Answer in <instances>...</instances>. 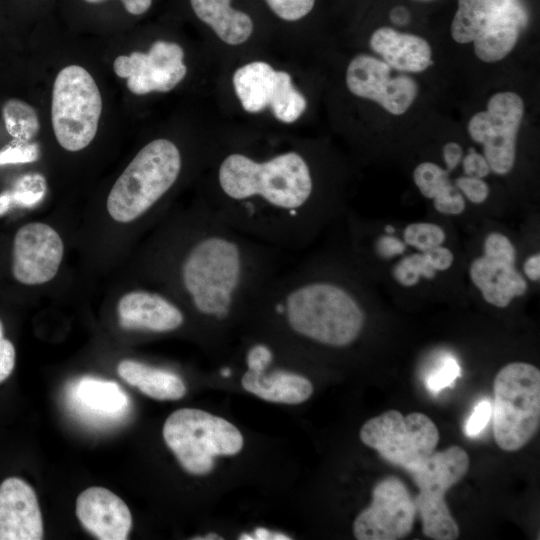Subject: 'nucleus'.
I'll use <instances>...</instances> for the list:
<instances>
[{
  "mask_svg": "<svg viewBox=\"0 0 540 540\" xmlns=\"http://www.w3.org/2000/svg\"><path fill=\"white\" fill-rule=\"evenodd\" d=\"M405 249V244L396 237L380 236L375 241V252L380 257L391 258L401 255Z\"/></svg>",
  "mask_w": 540,
  "mask_h": 540,
  "instance_id": "obj_40",
  "label": "nucleus"
},
{
  "mask_svg": "<svg viewBox=\"0 0 540 540\" xmlns=\"http://www.w3.org/2000/svg\"><path fill=\"white\" fill-rule=\"evenodd\" d=\"M231 0H190L196 16L225 43L239 45L253 32L251 17L231 7Z\"/></svg>",
  "mask_w": 540,
  "mask_h": 540,
  "instance_id": "obj_23",
  "label": "nucleus"
},
{
  "mask_svg": "<svg viewBox=\"0 0 540 540\" xmlns=\"http://www.w3.org/2000/svg\"><path fill=\"white\" fill-rule=\"evenodd\" d=\"M88 3H99L104 0H84ZM126 11L132 15L145 13L151 6L152 0H121Z\"/></svg>",
  "mask_w": 540,
  "mask_h": 540,
  "instance_id": "obj_43",
  "label": "nucleus"
},
{
  "mask_svg": "<svg viewBox=\"0 0 540 540\" xmlns=\"http://www.w3.org/2000/svg\"><path fill=\"white\" fill-rule=\"evenodd\" d=\"M102 99L92 75L70 65L57 75L52 91L51 121L58 143L71 152L86 148L94 139Z\"/></svg>",
  "mask_w": 540,
  "mask_h": 540,
  "instance_id": "obj_9",
  "label": "nucleus"
},
{
  "mask_svg": "<svg viewBox=\"0 0 540 540\" xmlns=\"http://www.w3.org/2000/svg\"><path fill=\"white\" fill-rule=\"evenodd\" d=\"M406 244L426 252L440 246L445 240L444 231L432 223H412L404 231Z\"/></svg>",
  "mask_w": 540,
  "mask_h": 540,
  "instance_id": "obj_31",
  "label": "nucleus"
},
{
  "mask_svg": "<svg viewBox=\"0 0 540 540\" xmlns=\"http://www.w3.org/2000/svg\"><path fill=\"white\" fill-rule=\"evenodd\" d=\"M117 313L122 328L151 333L176 331L186 320L184 310L168 295L146 289L123 295Z\"/></svg>",
  "mask_w": 540,
  "mask_h": 540,
  "instance_id": "obj_18",
  "label": "nucleus"
},
{
  "mask_svg": "<svg viewBox=\"0 0 540 540\" xmlns=\"http://www.w3.org/2000/svg\"><path fill=\"white\" fill-rule=\"evenodd\" d=\"M524 272L532 280H539L540 277V255L535 254L526 259L524 263Z\"/></svg>",
  "mask_w": 540,
  "mask_h": 540,
  "instance_id": "obj_44",
  "label": "nucleus"
},
{
  "mask_svg": "<svg viewBox=\"0 0 540 540\" xmlns=\"http://www.w3.org/2000/svg\"><path fill=\"white\" fill-rule=\"evenodd\" d=\"M163 437L181 466L194 475L209 473L214 458L235 455L243 436L227 420L195 408L174 411L165 421Z\"/></svg>",
  "mask_w": 540,
  "mask_h": 540,
  "instance_id": "obj_7",
  "label": "nucleus"
},
{
  "mask_svg": "<svg viewBox=\"0 0 540 540\" xmlns=\"http://www.w3.org/2000/svg\"><path fill=\"white\" fill-rule=\"evenodd\" d=\"M435 270L425 254H413L403 258L393 269L394 278L403 286H413L421 276L433 278Z\"/></svg>",
  "mask_w": 540,
  "mask_h": 540,
  "instance_id": "obj_30",
  "label": "nucleus"
},
{
  "mask_svg": "<svg viewBox=\"0 0 540 540\" xmlns=\"http://www.w3.org/2000/svg\"><path fill=\"white\" fill-rule=\"evenodd\" d=\"M274 348L265 340L253 341L244 352L247 370L243 388L266 401L300 404L313 393V385L305 376L282 367H272Z\"/></svg>",
  "mask_w": 540,
  "mask_h": 540,
  "instance_id": "obj_15",
  "label": "nucleus"
},
{
  "mask_svg": "<svg viewBox=\"0 0 540 540\" xmlns=\"http://www.w3.org/2000/svg\"><path fill=\"white\" fill-rule=\"evenodd\" d=\"M470 459L460 446L452 445L428 458L407 472L413 478L419 492L414 498L417 513L425 536L435 540H454L459 527L451 515L445 494L467 473Z\"/></svg>",
  "mask_w": 540,
  "mask_h": 540,
  "instance_id": "obj_8",
  "label": "nucleus"
},
{
  "mask_svg": "<svg viewBox=\"0 0 540 540\" xmlns=\"http://www.w3.org/2000/svg\"><path fill=\"white\" fill-rule=\"evenodd\" d=\"M461 368L457 360L451 356H444L431 371L426 379V386L432 393H438L442 389L451 386L460 376Z\"/></svg>",
  "mask_w": 540,
  "mask_h": 540,
  "instance_id": "obj_32",
  "label": "nucleus"
},
{
  "mask_svg": "<svg viewBox=\"0 0 540 540\" xmlns=\"http://www.w3.org/2000/svg\"><path fill=\"white\" fill-rule=\"evenodd\" d=\"M419 1H431V0H419Z\"/></svg>",
  "mask_w": 540,
  "mask_h": 540,
  "instance_id": "obj_49",
  "label": "nucleus"
},
{
  "mask_svg": "<svg viewBox=\"0 0 540 540\" xmlns=\"http://www.w3.org/2000/svg\"><path fill=\"white\" fill-rule=\"evenodd\" d=\"M12 207L13 203L9 191L2 192L0 194V218L6 215Z\"/></svg>",
  "mask_w": 540,
  "mask_h": 540,
  "instance_id": "obj_47",
  "label": "nucleus"
},
{
  "mask_svg": "<svg viewBox=\"0 0 540 540\" xmlns=\"http://www.w3.org/2000/svg\"><path fill=\"white\" fill-rule=\"evenodd\" d=\"M493 435L504 451L524 447L540 426V371L526 362L502 367L493 382Z\"/></svg>",
  "mask_w": 540,
  "mask_h": 540,
  "instance_id": "obj_5",
  "label": "nucleus"
},
{
  "mask_svg": "<svg viewBox=\"0 0 540 540\" xmlns=\"http://www.w3.org/2000/svg\"><path fill=\"white\" fill-rule=\"evenodd\" d=\"M275 79L276 70L263 61H253L238 68L232 81L243 109L258 113L268 108Z\"/></svg>",
  "mask_w": 540,
  "mask_h": 540,
  "instance_id": "obj_25",
  "label": "nucleus"
},
{
  "mask_svg": "<svg viewBox=\"0 0 540 540\" xmlns=\"http://www.w3.org/2000/svg\"><path fill=\"white\" fill-rule=\"evenodd\" d=\"M514 260L515 249L506 236L493 232L486 237L484 255L472 262L470 277L489 304L504 308L526 292L527 283Z\"/></svg>",
  "mask_w": 540,
  "mask_h": 540,
  "instance_id": "obj_16",
  "label": "nucleus"
},
{
  "mask_svg": "<svg viewBox=\"0 0 540 540\" xmlns=\"http://www.w3.org/2000/svg\"><path fill=\"white\" fill-rule=\"evenodd\" d=\"M433 199L435 209L443 214H460L465 209L463 196L452 184Z\"/></svg>",
  "mask_w": 540,
  "mask_h": 540,
  "instance_id": "obj_35",
  "label": "nucleus"
},
{
  "mask_svg": "<svg viewBox=\"0 0 540 540\" xmlns=\"http://www.w3.org/2000/svg\"><path fill=\"white\" fill-rule=\"evenodd\" d=\"M385 231H386L387 233H393L395 230H394V227H393V226L387 225V226L385 227Z\"/></svg>",
  "mask_w": 540,
  "mask_h": 540,
  "instance_id": "obj_48",
  "label": "nucleus"
},
{
  "mask_svg": "<svg viewBox=\"0 0 540 540\" xmlns=\"http://www.w3.org/2000/svg\"><path fill=\"white\" fill-rule=\"evenodd\" d=\"M72 410L96 425L116 424L130 409V401L122 388L113 381L83 377L67 391Z\"/></svg>",
  "mask_w": 540,
  "mask_h": 540,
  "instance_id": "obj_21",
  "label": "nucleus"
},
{
  "mask_svg": "<svg viewBox=\"0 0 540 540\" xmlns=\"http://www.w3.org/2000/svg\"><path fill=\"white\" fill-rule=\"evenodd\" d=\"M63 254V241L54 228L41 222L25 224L14 236L13 276L25 285L46 283L56 276Z\"/></svg>",
  "mask_w": 540,
  "mask_h": 540,
  "instance_id": "obj_17",
  "label": "nucleus"
},
{
  "mask_svg": "<svg viewBox=\"0 0 540 540\" xmlns=\"http://www.w3.org/2000/svg\"><path fill=\"white\" fill-rule=\"evenodd\" d=\"M524 115L522 98L510 91L492 95L485 111L474 114L468 122V133L483 145L490 170L504 175L515 163L516 140Z\"/></svg>",
  "mask_w": 540,
  "mask_h": 540,
  "instance_id": "obj_11",
  "label": "nucleus"
},
{
  "mask_svg": "<svg viewBox=\"0 0 540 540\" xmlns=\"http://www.w3.org/2000/svg\"><path fill=\"white\" fill-rule=\"evenodd\" d=\"M463 157L462 147L456 142H448L443 147V158L450 172L457 167Z\"/></svg>",
  "mask_w": 540,
  "mask_h": 540,
  "instance_id": "obj_42",
  "label": "nucleus"
},
{
  "mask_svg": "<svg viewBox=\"0 0 540 540\" xmlns=\"http://www.w3.org/2000/svg\"><path fill=\"white\" fill-rule=\"evenodd\" d=\"M205 202L232 227L285 252L304 246L321 217L311 165L296 149L261 159L224 155Z\"/></svg>",
  "mask_w": 540,
  "mask_h": 540,
  "instance_id": "obj_2",
  "label": "nucleus"
},
{
  "mask_svg": "<svg viewBox=\"0 0 540 540\" xmlns=\"http://www.w3.org/2000/svg\"><path fill=\"white\" fill-rule=\"evenodd\" d=\"M417 508L402 480L386 476L372 489V501L353 522L358 540H398L413 529Z\"/></svg>",
  "mask_w": 540,
  "mask_h": 540,
  "instance_id": "obj_12",
  "label": "nucleus"
},
{
  "mask_svg": "<svg viewBox=\"0 0 540 540\" xmlns=\"http://www.w3.org/2000/svg\"><path fill=\"white\" fill-rule=\"evenodd\" d=\"M370 48L391 68L405 73H420L432 64V49L422 37L390 27L376 29Z\"/></svg>",
  "mask_w": 540,
  "mask_h": 540,
  "instance_id": "obj_22",
  "label": "nucleus"
},
{
  "mask_svg": "<svg viewBox=\"0 0 540 540\" xmlns=\"http://www.w3.org/2000/svg\"><path fill=\"white\" fill-rule=\"evenodd\" d=\"M424 254L435 271L447 270L452 265L454 259L452 252L441 246L434 247L424 252Z\"/></svg>",
  "mask_w": 540,
  "mask_h": 540,
  "instance_id": "obj_41",
  "label": "nucleus"
},
{
  "mask_svg": "<svg viewBox=\"0 0 540 540\" xmlns=\"http://www.w3.org/2000/svg\"><path fill=\"white\" fill-rule=\"evenodd\" d=\"M183 168L180 149L169 139L147 143L118 177L107 197L110 217L133 222L152 211L177 183Z\"/></svg>",
  "mask_w": 540,
  "mask_h": 540,
  "instance_id": "obj_4",
  "label": "nucleus"
},
{
  "mask_svg": "<svg viewBox=\"0 0 540 540\" xmlns=\"http://www.w3.org/2000/svg\"><path fill=\"white\" fill-rule=\"evenodd\" d=\"M448 173L435 163L423 162L415 168L413 179L424 197L434 198L451 184Z\"/></svg>",
  "mask_w": 540,
  "mask_h": 540,
  "instance_id": "obj_29",
  "label": "nucleus"
},
{
  "mask_svg": "<svg viewBox=\"0 0 540 540\" xmlns=\"http://www.w3.org/2000/svg\"><path fill=\"white\" fill-rule=\"evenodd\" d=\"M46 180L39 173L21 176L9 191L13 206L31 208L38 205L46 193Z\"/></svg>",
  "mask_w": 540,
  "mask_h": 540,
  "instance_id": "obj_28",
  "label": "nucleus"
},
{
  "mask_svg": "<svg viewBox=\"0 0 540 540\" xmlns=\"http://www.w3.org/2000/svg\"><path fill=\"white\" fill-rule=\"evenodd\" d=\"M117 372L125 382L154 399L177 400L186 393L183 380L166 369L126 359L118 364Z\"/></svg>",
  "mask_w": 540,
  "mask_h": 540,
  "instance_id": "obj_24",
  "label": "nucleus"
},
{
  "mask_svg": "<svg viewBox=\"0 0 540 540\" xmlns=\"http://www.w3.org/2000/svg\"><path fill=\"white\" fill-rule=\"evenodd\" d=\"M184 51L178 44L156 41L147 53L133 52L114 60L117 76L127 78L128 89L136 95L153 91L168 92L179 84L187 73Z\"/></svg>",
  "mask_w": 540,
  "mask_h": 540,
  "instance_id": "obj_13",
  "label": "nucleus"
},
{
  "mask_svg": "<svg viewBox=\"0 0 540 540\" xmlns=\"http://www.w3.org/2000/svg\"><path fill=\"white\" fill-rule=\"evenodd\" d=\"M463 170L466 176L483 178L490 173L489 164L484 157L474 148H469L463 159Z\"/></svg>",
  "mask_w": 540,
  "mask_h": 540,
  "instance_id": "obj_39",
  "label": "nucleus"
},
{
  "mask_svg": "<svg viewBox=\"0 0 540 540\" xmlns=\"http://www.w3.org/2000/svg\"><path fill=\"white\" fill-rule=\"evenodd\" d=\"M7 132L17 140L31 141L39 131L35 109L19 99L8 100L2 109Z\"/></svg>",
  "mask_w": 540,
  "mask_h": 540,
  "instance_id": "obj_27",
  "label": "nucleus"
},
{
  "mask_svg": "<svg viewBox=\"0 0 540 540\" xmlns=\"http://www.w3.org/2000/svg\"><path fill=\"white\" fill-rule=\"evenodd\" d=\"M527 22L521 0H458L451 36L460 44L473 42L477 58L494 63L513 50Z\"/></svg>",
  "mask_w": 540,
  "mask_h": 540,
  "instance_id": "obj_6",
  "label": "nucleus"
},
{
  "mask_svg": "<svg viewBox=\"0 0 540 540\" xmlns=\"http://www.w3.org/2000/svg\"><path fill=\"white\" fill-rule=\"evenodd\" d=\"M349 91L360 98L378 103L393 115L404 114L418 94L416 81L407 75L391 77V68L368 54L352 58L346 70Z\"/></svg>",
  "mask_w": 540,
  "mask_h": 540,
  "instance_id": "obj_14",
  "label": "nucleus"
},
{
  "mask_svg": "<svg viewBox=\"0 0 540 540\" xmlns=\"http://www.w3.org/2000/svg\"><path fill=\"white\" fill-rule=\"evenodd\" d=\"M252 539H290V538L282 534L271 533L265 528H258L256 529L254 537H252Z\"/></svg>",
  "mask_w": 540,
  "mask_h": 540,
  "instance_id": "obj_46",
  "label": "nucleus"
},
{
  "mask_svg": "<svg viewBox=\"0 0 540 540\" xmlns=\"http://www.w3.org/2000/svg\"><path fill=\"white\" fill-rule=\"evenodd\" d=\"M16 352L13 343L4 337L3 324L0 321V383L6 380L15 366Z\"/></svg>",
  "mask_w": 540,
  "mask_h": 540,
  "instance_id": "obj_38",
  "label": "nucleus"
},
{
  "mask_svg": "<svg viewBox=\"0 0 540 540\" xmlns=\"http://www.w3.org/2000/svg\"><path fill=\"white\" fill-rule=\"evenodd\" d=\"M168 282L213 328L249 314L286 254L232 227L205 201L172 226Z\"/></svg>",
  "mask_w": 540,
  "mask_h": 540,
  "instance_id": "obj_1",
  "label": "nucleus"
},
{
  "mask_svg": "<svg viewBox=\"0 0 540 540\" xmlns=\"http://www.w3.org/2000/svg\"><path fill=\"white\" fill-rule=\"evenodd\" d=\"M248 315L279 325L292 338L331 348L353 344L365 323L355 293L345 283L306 263L277 273Z\"/></svg>",
  "mask_w": 540,
  "mask_h": 540,
  "instance_id": "obj_3",
  "label": "nucleus"
},
{
  "mask_svg": "<svg viewBox=\"0 0 540 540\" xmlns=\"http://www.w3.org/2000/svg\"><path fill=\"white\" fill-rule=\"evenodd\" d=\"M359 437L382 459L407 471L435 451L439 430L423 413L403 415L391 409L367 420L360 429Z\"/></svg>",
  "mask_w": 540,
  "mask_h": 540,
  "instance_id": "obj_10",
  "label": "nucleus"
},
{
  "mask_svg": "<svg viewBox=\"0 0 540 540\" xmlns=\"http://www.w3.org/2000/svg\"><path fill=\"white\" fill-rule=\"evenodd\" d=\"M43 522L36 494L18 477L0 484V540H40Z\"/></svg>",
  "mask_w": 540,
  "mask_h": 540,
  "instance_id": "obj_19",
  "label": "nucleus"
},
{
  "mask_svg": "<svg viewBox=\"0 0 540 540\" xmlns=\"http://www.w3.org/2000/svg\"><path fill=\"white\" fill-rule=\"evenodd\" d=\"M307 101L292 83L289 73L276 71L274 89L269 102L275 118L283 123L295 122L305 111Z\"/></svg>",
  "mask_w": 540,
  "mask_h": 540,
  "instance_id": "obj_26",
  "label": "nucleus"
},
{
  "mask_svg": "<svg viewBox=\"0 0 540 540\" xmlns=\"http://www.w3.org/2000/svg\"><path fill=\"white\" fill-rule=\"evenodd\" d=\"M492 414L489 399H483L474 408L465 425V434L468 437L478 436L486 427Z\"/></svg>",
  "mask_w": 540,
  "mask_h": 540,
  "instance_id": "obj_36",
  "label": "nucleus"
},
{
  "mask_svg": "<svg viewBox=\"0 0 540 540\" xmlns=\"http://www.w3.org/2000/svg\"><path fill=\"white\" fill-rule=\"evenodd\" d=\"M37 143L14 139L0 150V166L7 164L32 163L39 159Z\"/></svg>",
  "mask_w": 540,
  "mask_h": 540,
  "instance_id": "obj_33",
  "label": "nucleus"
},
{
  "mask_svg": "<svg viewBox=\"0 0 540 540\" xmlns=\"http://www.w3.org/2000/svg\"><path fill=\"white\" fill-rule=\"evenodd\" d=\"M76 515L82 526L100 540H125L132 516L126 503L104 487H90L76 500Z\"/></svg>",
  "mask_w": 540,
  "mask_h": 540,
  "instance_id": "obj_20",
  "label": "nucleus"
},
{
  "mask_svg": "<svg viewBox=\"0 0 540 540\" xmlns=\"http://www.w3.org/2000/svg\"><path fill=\"white\" fill-rule=\"evenodd\" d=\"M390 19L398 26L406 25L410 20L409 11L402 6H397L391 10Z\"/></svg>",
  "mask_w": 540,
  "mask_h": 540,
  "instance_id": "obj_45",
  "label": "nucleus"
},
{
  "mask_svg": "<svg viewBox=\"0 0 540 540\" xmlns=\"http://www.w3.org/2000/svg\"><path fill=\"white\" fill-rule=\"evenodd\" d=\"M269 8L281 19L297 21L313 9L315 0H265Z\"/></svg>",
  "mask_w": 540,
  "mask_h": 540,
  "instance_id": "obj_34",
  "label": "nucleus"
},
{
  "mask_svg": "<svg viewBox=\"0 0 540 540\" xmlns=\"http://www.w3.org/2000/svg\"><path fill=\"white\" fill-rule=\"evenodd\" d=\"M456 186L473 203H482L489 195V187L482 178L461 176L456 180Z\"/></svg>",
  "mask_w": 540,
  "mask_h": 540,
  "instance_id": "obj_37",
  "label": "nucleus"
}]
</instances>
